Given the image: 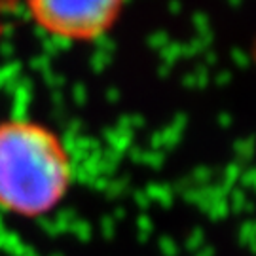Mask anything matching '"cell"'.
Segmentation results:
<instances>
[{
    "label": "cell",
    "mask_w": 256,
    "mask_h": 256,
    "mask_svg": "<svg viewBox=\"0 0 256 256\" xmlns=\"http://www.w3.org/2000/svg\"><path fill=\"white\" fill-rule=\"evenodd\" d=\"M70 180V158L57 133L30 120L0 122V209L21 218L48 214Z\"/></svg>",
    "instance_id": "obj_1"
},
{
    "label": "cell",
    "mask_w": 256,
    "mask_h": 256,
    "mask_svg": "<svg viewBox=\"0 0 256 256\" xmlns=\"http://www.w3.org/2000/svg\"><path fill=\"white\" fill-rule=\"evenodd\" d=\"M126 0H27L32 21L44 32L70 42H92L118 21Z\"/></svg>",
    "instance_id": "obj_2"
}]
</instances>
